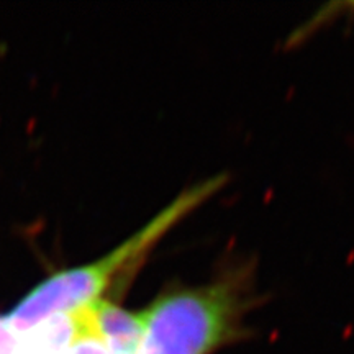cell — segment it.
<instances>
[{
	"label": "cell",
	"mask_w": 354,
	"mask_h": 354,
	"mask_svg": "<svg viewBox=\"0 0 354 354\" xmlns=\"http://www.w3.org/2000/svg\"><path fill=\"white\" fill-rule=\"evenodd\" d=\"M253 302L248 272L162 292L138 312V354H214L243 335Z\"/></svg>",
	"instance_id": "obj_1"
},
{
	"label": "cell",
	"mask_w": 354,
	"mask_h": 354,
	"mask_svg": "<svg viewBox=\"0 0 354 354\" xmlns=\"http://www.w3.org/2000/svg\"><path fill=\"white\" fill-rule=\"evenodd\" d=\"M225 183L227 177L218 174L185 189L145 227L133 233L122 245L113 248L110 253L94 263L66 269L48 277L7 315L13 330L24 335L48 318L73 313L102 299L105 289L112 286L123 269L145 256L146 251H149V248L156 245L179 221L215 196Z\"/></svg>",
	"instance_id": "obj_2"
},
{
	"label": "cell",
	"mask_w": 354,
	"mask_h": 354,
	"mask_svg": "<svg viewBox=\"0 0 354 354\" xmlns=\"http://www.w3.org/2000/svg\"><path fill=\"white\" fill-rule=\"evenodd\" d=\"M87 322L109 354H138L141 322L138 312L99 299L84 307Z\"/></svg>",
	"instance_id": "obj_3"
},
{
	"label": "cell",
	"mask_w": 354,
	"mask_h": 354,
	"mask_svg": "<svg viewBox=\"0 0 354 354\" xmlns=\"http://www.w3.org/2000/svg\"><path fill=\"white\" fill-rule=\"evenodd\" d=\"M82 330L81 312L55 315L20 335L13 354H69Z\"/></svg>",
	"instance_id": "obj_4"
},
{
	"label": "cell",
	"mask_w": 354,
	"mask_h": 354,
	"mask_svg": "<svg viewBox=\"0 0 354 354\" xmlns=\"http://www.w3.org/2000/svg\"><path fill=\"white\" fill-rule=\"evenodd\" d=\"M20 335L13 330L7 317H0V354H13Z\"/></svg>",
	"instance_id": "obj_5"
},
{
	"label": "cell",
	"mask_w": 354,
	"mask_h": 354,
	"mask_svg": "<svg viewBox=\"0 0 354 354\" xmlns=\"http://www.w3.org/2000/svg\"><path fill=\"white\" fill-rule=\"evenodd\" d=\"M344 7H346L348 10L351 12V13H354V2H348V3H344Z\"/></svg>",
	"instance_id": "obj_6"
}]
</instances>
